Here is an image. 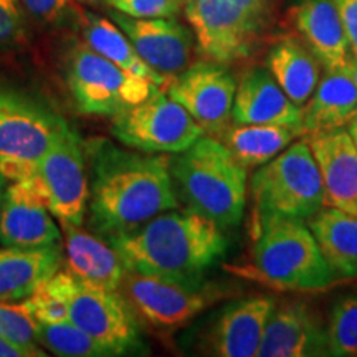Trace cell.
<instances>
[{"label": "cell", "instance_id": "obj_16", "mask_svg": "<svg viewBox=\"0 0 357 357\" xmlns=\"http://www.w3.org/2000/svg\"><path fill=\"white\" fill-rule=\"evenodd\" d=\"M260 357L329 356L328 329L319 316L303 301L273 306L263 334Z\"/></svg>", "mask_w": 357, "mask_h": 357}, {"label": "cell", "instance_id": "obj_38", "mask_svg": "<svg viewBox=\"0 0 357 357\" xmlns=\"http://www.w3.org/2000/svg\"><path fill=\"white\" fill-rule=\"evenodd\" d=\"M344 70L347 71V75L352 78V82L356 83L357 86V56L356 55H349V58H347V63L344 66Z\"/></svg>", "mask_w": 357, "mask_h": 357}, {"label": "cell", "instance_id": "obj_31", "mask_svg": "<svg viewBox=\"0 0 357 357\" xmlns=\"http://www.w3.org/2000/svg\"><path fill=\"white\" fill-rule=\"evenodd\" d=\"M30 17L47 26L79 25L83 13L75 0H20Z\"/></svg>", "mask_w": 357, "mask_h": 357}, {"label": "cell", "instance_id": "obj_22", "mask_svg": "<svg viewBox=\"0 0 357 357\" xmlns=\"http://www.w3.org/2000/svg\"><path fill=\"white\" fill-rule=\"evenodd\" d=\"M294 24L326 70L344 68L351 47L333 0H298Z\"/></svg>", "mask_w": 357, "mask_h": 357}, {"label": "cell", "instance_id": "obj_3", "mask_svg": "<svg viewBox=\"0 0 357 357\" xmlns=\"http://www.w3.org/2000/svg\"><path fill=\"white\" fill-rule=\"evenodd\" d=\"M176 194L192 212L222 229L242 220L247 205V167L236 162L222 141L204 134L171 158Z\"/></svg>", "mask_w": 357, "mask_h": 357}, {"label": "cell", "instance_id": "obj_36", "mask_svg": "<svg viewBox=\"0 0 357 357\" xmlns=\"http://www.w3.org/2000/svg\"><path fill=\"white\" fill-rule=\"evenodd\" d=\"M242 10L247 13V17L255 25L258 32H261L263 25H265V20L268 17V12H270L271 0H235Z\"/></svg>", "mask_w": 357, "mask_h": 357}, {"label": "cell", "instance_id": "obj_9", "mask_svg": "<svg viewBox=\"0 0 357 357\" xmlns=\"http://www.w3.org/2000/svg\"><path fill=\"white\" fill-rule=\"evenodd\" d=\"M119 291L137 318L158 329H177L223 298L222 288L199 280H176L126 271Z\"/></svg>", "mask_w": 357, "mask_h": 357}, {"label": "cell", "instance_id": "obj_23", "mask_svg": "<svg viewBox=\"0 0 357 357\" xmlns=\"http://www.w3.org/2000/svg\"><path fill=\"white\" fill-rule=\"evenodd\" d=\"M357 114V86L344 68L326 70L310 100L301 106L305 137L344 129Z\"/></svg>", "mask_w": 357, "mask_h": 357}, {"label": "cell", "instance_id": "obj_2", "mask_svg": "<svg viewBox=\"0 0 357 357\" xmlns=\"http://www.w3.org/2000/svg\"><path fill=\"white\" fill-rule=\"evenodd\" d=\"M129 271L199 280L227 252L222 227L189 211L162 212L137 229L106 238Z\"/></svg>", "mask_w": 357, "mask_h": 357}, {"label": "cell", "instance_id": "obj_27", "mask_svg": "<svg viewBox=\"0 0 357 357\" xmlns=\"http://www.w3.org/2000/svg\"><path fill=\"white\" fill-rule=\"evenodd\" d=\"M79 26H82L84 42L88 47L100 53L101 56H105L106 60L113 61L114 65H118L119 68L134 75V77L149 79L159 88L167 86L169 78L154 71L137 55L132 43L129 42V38L114 22L102 19L96 13L84 12Z\"/></svg>", "mask_w": 357, "mask_h": 357}, {"label": "cell", "instance_id": "obj_6", "mask_svg": "<svg viewBox=\"0 0 357 357\" xmlns=\"http://www.w3.org/2000/svg\"><path fill=\"white\" fill-rule=\"evenodd\" d=\"M68 126L47 101L0 82V171L10 181L33 178L35 169Z\"/></svg>", "mask_w": 357, "mask_h": 357}, {"label": "cell", "instance_id": "obj_7", "mask_svg": "<svg viewBox=\"0 0 357 357\" xmlns=\"http://www.w3.org/2000/svg\"><path fill=\"white\" fill-rule=\"evenodd\" d=\"M255 222L266 217L307 220L324 207L321 172L307 141L289 144L252 177Z\"/></svg>", "mask_w": 357, "mask_h": 357}, {"label": "cell", "instance_id": "obj_4", "mask_svg": "<svg viewBox=\"0 0 357 357\" xmlns=\"http://www.w3.org/2000/svg\"><path fill=\"white\" fill-rule=\"evenodd\" d=\"M253 263L261 280L281 289L310 291L334 280L314 235L301 218L273 215L258 220Z\"/></svg>", "mask_w": 357, "mask_h": 357}, {"label": "cell", "instance_id": "obj_35", "mask_svg": "<svg viewBox=\"0 0 357 357\" xmlns=\"http://www.w3.org/2000/svg\"><path fill=\"white\" fill-rule=\"evenodd\" d=\"M344 25L351 53L357 56V0H333Z\"/></svg>", "mask_w": 357, "mask_h": 357}, {"label": "cell", "instance_id": "obj_30", "mask_svg": "<svg viewBox=\"0 0 357 357\" xmlns=\"http://www.w3.org/2000/svg\"><path fill=\"white\" fill-rule=\"evenodd\" d=\"M0 334L29 351L30 357L47 356L37 344L32 318L19 305L0 303Z\"/></svg>", "mask_w": 357, "mask_h": 357}, {"label": "cell", "instance_id": "obj_17", "mask_svg": "<svg viewBox=\"0 0 357 357\" xmlns=\"http://www.w3.org/2000/svg\"><path fill=\"white\" fill-rule=\"evenodd\" d=\"M305 139L319 167L324 205L357 217V147L349 132L336 129Z\"/></svg>", "mask_w": 357, "mask_h": 357}, {"label": "cell", "instance_id": "obj_39", "mask_svg": "<svg viewBox=\"0 0 357 357\" xmlns=\"http://www.w3.org/2000/svg\"><path fill=\"white\" fill-rule=\"evenodd\" d=\"M347 132H349V136L352 137V141H354V144L357 147V114L351 119V123L347 124Z\"/></svg>", "mask_w": 357, "mask_h": 357}, {"label": "cell", "instance_id": "obj_29", "mask_svg": "<svg viewBox=\"0 0 357 357\" xmlns=\"http://www.w3.org/2000/svg\"><path fill=\"white\" fill-rule=\"evenodd\" d=\"M328 349L334 357H357V294L342 296L331 311Z\"/></svg>", "mask_w": 357, "mask_h": 357}, {"label": "cell", "instance_id": "obj_8", "mask_svg": "<svg viewBox=\"0 0 357 357\" xmlns=\"http://www.w3.org/2000/svg\"><path fill=\"white\" fill-rule=\"evenodd\" d=\"M66 84L83 114L113 118L139 105L158 89L149 79L134 77L106 60L86 43L75 45L66 58Z\"/></svg>", "mask_w": 357, "mask_h": 357}, {"label": "cell", "instance_id": "obj_12", "mask_svg": "<svg viewBox=\"0 0 357 357\" xmlns=\"http://www.w3.org/2000/svg\"><path fill=\"white\" fill-rule=\"evenodd\" d=\"M236 93L234 75L217 61H197L169 79L167 95L189 113L208 136L229 128Z\"/></svg>", "mask_w": 357, "mask_h": 357}, {"label": "cell", "instance_id": "obj_5", "mask_svg": "<svg viewBox=\"0 0 357 357\" xmlns=\"http://www.w3.org/2000/svg\"><path fill=\"white\" fill-rule=\"evenodd\" d=\"M45 287L63 301L70 323L95 339L109 356L144 349L139 318L119 289L98 287L68 271H58L45 281Z\"/></svg>", "mask_w": 357, "mask_h": 357}, {"label": "cell", "instance_id": "obj_15", "mask_svg": "<svg viewBox=\"0 0 357 357\" xmlns=\"http://www.w3.org/2000/svg\"><path fill=\"white\" fill-rule=\"evenodd\" d=\"M33 178L12 181L0 205V245L42 248L61 245V234Z\"/></svg>", "mask_w": 357, "mask_h": 357}, {"label": "cell", "instance_id": "obj_26", "mask_svg": "<svg viewBox=\"0 0 357 357\" xmlns=\"http://www.w3.org/2000/svg\"><path fill=\"white\" fill-rule=\"evenodd\" d=\"M222 137L236 162L248 169L270 162L294 139L305 137V131L278 124H234L223 131Z\"/></svg>", "mask_w": 357, "mask_h": 357}, {"label": "cell", "instance_id": "obj_32", "mask_svg": "<svg viewBox=\"0 0 357 357\" xmlns=\"http://www.w3.org/2000/svg\"><path fill=\"white\" fill-rule=\"evenodd\" d=\"M26 25L20 0H0V52L24 47Z\"/></svg>", "mask_w": 357, "mask_h": 357}, {"label": "cell", "instance_id": "obj_13", "mask_svg": "<svg viewBox=\"0 0 357 357\" xmlns=\"http://www.w3.org/2000/svg\"><path fill=\"white\" fill-rule=\"evenodd\" d=\"M185 17L202 55L222 65L247 58L260 33L235 0H187Z\"/></svg>", "mask_w": 357, "mask_h": 357}, {"label": "cell", "instance_id": "obj_1", "mask_svg": "<svg viewBox=\"0 0 357 357\" xmlns=\"http://www.w3.org/2000/svg\"><path fill=\"white\" fill-rule=\"evenodd\" d=\"M89 160V227L109 238L178 207L167 154L134 153L108 139L84 144Z\"/></svg>", "mask_w": 357, "mask_h": 357}, {"label": "cell", "instance_id": "obj_20", "mask_svg": "<svg viewBox=\"0 0 357 357\" xmlns=\"http://www.w3.org/2000/svg\"><path fill=\"white\" fill-rule=\"evenodd\" d=\"M63 263V247L0 248V303L19 305L30 298Z\"/></svg>", "mask_w": 357, "mask_h": 357}, {"label": "cell", "instance_id": "obj_41", "mask_svg": "<svg viewBox=\"0 0 357 357\" xmlns=\"http://www.w3.org/2000/svg\"><path fill=\"white\" fill-rule=\"evenodd\" d=\"M82 2H96V0H82Z\"/></svg>", "mask_w": 357, "mask_h": 357}, {"label": "cell", "instance_id": "obj_19", "mask_svg": "<svg viewBox=\"0 0 357 357\" xmlns=\"http://www.w3.org/2000/svg\"><path fill=\"white\" fill-rule=\"evenodd\" d=\"M234 124H278L301 126V108L287 96L270 70L248 68L236 84L231 108Z\"/></svg>", "mask_w": 357, "mask_h": 357}, {"label": "cell", "instance_id": "obj_21", "mask_svg": "<svg viewBox=\"0 0 357 357\" xmlns=\"http://www.w3.org/2000/svg\"><path fill=\"white\" fill-rule=\"evenodd\" d=\"M65 231V265L70 275L98 287L119 289L126 266L108 240L82 227L61 225Z\"/></svg>", "mask_w": 357, "mask_h": 357}, {"label": "cell", "instance_id": "obj_10", "mask_svg": "<svg viewBox=\"0 0 357 357\" xmlns=\"http://www.w3.org/2000/svg\"><path fill=\"white\" fill-rule=\"evenodd\" d=\"M111 134L141 153L178 154L205 132L177 101L158 88L139 105L113 116Z\"/></svg>", "mask_w": 357, "mask_h": 357}, {"label": "cell", "instance_id": "obj_25", "mask_svg": "<svg viewBox=\"0 0 357 357\" xmlns=\"http://www.w3.org/2000/svg\"><path fill=\"white\" fill-rule=\"evenodd\" d=\"M307 227L333 273L344 278L357 276V217L328 207L307 218Z\"/></svg>", "mask_w": 357, "mask_h": 357}, {"label": "cell", "instance_id": "obj_11", "mask_svg": "<svg viewBox=\"0 0 357 357\" xmlns=\"http://www.w3.org/2000/svg\"><path fill=\"white\" fill-rule=\"evenodd\" d=\"M82 137L66 126L40 160L33 182L61 225L82 227L88 213L89 171Z\"/></svg>", "mask_w": 357, "mask_h": 357}, {"label": "cell", "instance_id": "obj_40", "mask_svg": "<svg viewBox=\"0 0 357 357\" xmlns=\"http://www.w3.org/2000/svg\"><path fill=\"white\" fill-rule=\"evenodd\" d=\"M6 181L7 177L3 176V172L0 171V205H2V197H3V192H6Z\"/></svg>", "mask_w": 357, "mask_h": 357}, {"label": "cell", "instance_id": "obj_34", "mask_svg": "<svg viewBox=\"0 0 357 357\" xmlns=\"http://www.w3.org/2000/svg\"><path fill=\"white\" fill-rule=\"evenodd\" d=\"M19 306L32 318V321H40V323H65L68 321V311H66L63 301L45 287V283L32 296L19 303Z\"/></svg>", "mask_w": 357, "mask_h": 357}, {"label": "cell", "instance_id": "obj_24", "mask_svg": "<svg viewBox=\"0 0 357 357\" xmlns=\"http://www.w3.org/2000/svg\"><path fill=\"white\" fill-rule=\"evenodd\" d=\"M268 70L300 108L310 100L321 79V61L306 43L294 37L281 38L271 47Z\"/></svg>", "mask_w": 357, "mask_h": 357}, {"label": "cell", "instance_id": "obj_14", "mask_svg": "<svg viewBox=\"0 0 357 357\" xmlns=\"http://www.w3.org/2000/svg\"><path fill=\"white\" fill-rule=\"evenodd\" d=\"M109 17L129 38L137 55L162 77L171 79L190 65L194 40L190 30L176 17L136 19L118 10H111Z\"/></svg>", "mask_w": 357, "mask_h": 357}, {"label": "cell", "instance_id": "obj_37", "mask_svg": "<svg viewBox=\"0 0 357 357\" xmlns=\"http://www.w3.org/2000/svg\"><path fill=\"white\" fill-rule=\"evenodd\" d=\"M0 357H30V352L0 334Z\"/></svg>", "mask_w": 357, "mask_h": 357}, {"label": "cell", "instance_id": "obj_28", "mask_svg": "<svg viewBox=\"0 0 357 357\" xmlns=\"http://www.w3.org/2000/svg\"><path fill=\"white\" fill-rule=\"evenodd\" d=\"M35 337L38 344L52 354L61 357H108L109 352L78 326L65 323H40L33 321Z\"/></svg>", "mask_w": 357, "mask_h": 357}, {"label": "cell", "instance_id": "obj_18", "mask_svg": "<svg viewBox=\"0 0 357 357\" xmlns=\"http://www.w3.org/2000/svg\"><path fill=\"white\" fill-rule=\"evenodd\" d=\"M273 298L252 296L225 306L205 336L207 351L218 357H255L260 351Z\"/></svg>", "mask_w": 357, "mask_h": 357}, {"label": "cell", "instance_id": "obj_33", "mask_svg": "<svg viewBox=\"0 0 357 357\" xmlns=\"http://www.w3.org/2000/svg\"><path fill=\"white\" fill-rule=\"evenodd\" d=\"M113 10L136 19H169L176 17L185 0H105Z\"/></svg>", "mask_w": 357, "mask_h": 357}]
</instances>
